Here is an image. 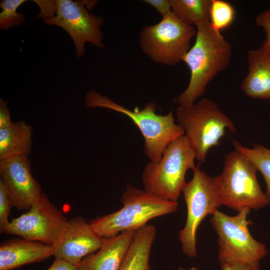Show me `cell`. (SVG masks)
<instances>
[{
	"mask_svg": "<svg viewBox=\"0 0 270 270\" xmlns=\"http://www.w3.org/2000/svg\"><path fill=\"white\" fill-rule=\"evenodd\" d=\"M196 41L182 59L190 70L188 84L178 96L179 106L192 104L204 93L209 82L228 67L232 46L210 22L196 26Z\"/></svg>",
	"mask_w": 270,
	"mask_h": 270,
	"instance_id": "1",
	"label": "cell"
},
{
	"mask_svg": "<svg viewBox=\"0 0 270 270\" xmlns=\"http://www.w3.org/2000/svg\"><path fill=\"white\" fill-rule=\"evenodd\" d=\"M85 103L88 108L110 109L132 120L143 136L144 152L150 161L158 162L168 145L184 135L182 129L175 123L172 112L166 115L158 114L156 112V105L152 102H148L142 110L136 106L130 110L92 90L86 93Z\"/></svg>",
	"mask_w": 270,
	"mask_h": 270,
	"instance_id": "2",
	"label": "cell"
},
{
	"mask_svg": "<svg viewBox=\"0 0 270 270\" xmlns=\"http://www.w3.org/2000/svg\"><path fill=\"white\" fill-rule=\"evenodd\" d=\"M120 202L122 207L119 210L90 221L102 238L137 230L151 219L173 213L178 208V202L165 200L130 183H127Z\"/></svg>",
	"mask_w": 270,
	"mask_h": 270,
	"instance_id": "3",
	"label": "cell"
},
{
	"mask_svg": "<svg viewBox=\"0 0 270 270\" xmlns=\"http://www.w3.org/2000/svg\"><path fill=\"white\" fill-rule=\"evenodd\" d=\"M196 154L185 136L172 141L157 162L150 161L142 173L144 190L166 200L178 202L185 176L195 166Z\"/></svg>",
	"mask_w": 270,
	"mask_h": 270,
	"instance_id": "4",
	"label": "cell"
},
{
	"mask_svg": "<svg viewBox=\"0 0 270 270\" xmlns=\"http://www.w3.org/2000/svg\"><path fill=\"white\" fill-rule=\"evenodd\" d=\"M176 114L177 124L195 152L196 159L202 162L209 150L219 145L226 129L236 132L230 118L214 102L207 98L190 105L178 106Z\"/></svg>",
	"mask_w": 270,
	"mask_h": 270,
	"instance_id": "5",
	"label": "cell"
},
{
	"mask_svg": "<svg viewBox=\"0 0 270 270\" xmlns=\"http://www.w3.org/2000/svg\"><path fill=\"white\" fill-rule=\"evenodd\" d=\"M254 164L238 150L224 158L222 172L216 177L222 205L240 212L258 210L270 202L256 177Z\"/></svg>",
	"mask_w": 270,
	"mask_h": 270,
	"instance_id": "6",
	"label": "cell"
},
{
	"mask_svg": "<svg viewBox=\"0 0 270 270\" xmlns=\"http://www.w3.org/2000/svg\"><path fill=\"white\" fill-rule=\"evenodd\" d=\"M196 166L193 176L182 188L187 208L186 220L179 232V240L184 254L190 258L197 254L196 232L202 222L208 214H213L222 205L216 177H211Z\"/></svg>",
	"mask_w": 270,
	"mask_h": 270,
	"instance_id": "7",
	"label": "cell"
},
{
	"mask_svg": "<svg viewBox=\"0 0 270 270\" xmlns=\"http://www.w3.org/2000/svg\"><path fill=\"white\" fill-rule=\"evenodd\" d=\"M196 34L192 26L182 22L172 12L158 24L143 28L139 44L154 62L173 66L182 60Z\"/></svg>",
	"mask_w": 270,
	"mask_h": 270,
	"instance_id": "8",
	"label": "cell"
},
{
	"mask_svg": "<svg viewBox=\"0 0 270 270\" xmlns=\"http://www.w3.org/2000/svg\"><path fill=\"white\" fill-rule=\"evenodd\" d=\"M250 210H244L234 216L218 210L210 222L217 234L220 262L230 260L259 264L267 254L265 245L251 235L248 220Z\"/></svg>",
	"mask_w": 270,
	"mask_h": 270,
	"instance_id": "9",
	"label": "cell"
},
{
	"mask_svg": "<svg viewBox=\"0 0 270 270\" xmlns=\"http://www.w3.org/2000/svg\"><path fill=\"white\" fill-rule=\"evenodd\" d=\"M68 221L42 193L28 212L12 218L0 231L6 234L54 246L64 232Z\"/></svg>",
	"mask_w": 270,
	"mask_h": 270,
	"instance_id": "10",
	"label": "cell"
},
{
	"mask_svg": "<svg viewBox=\"0 0 270 270\" xmlns=\"http://www.w3.org/2000/svg\"><path fill=\"white\" fill-rule=\"evenodd\" d=\"M56 14L44 20L46 24L56 25L66 30L71 36L78 58L84 56L86 42L104 47L100 26L104 18L90 14L82 1L56 0Z\"/></svg>",
	"mask_w": 270,
	"mask_h": 270,
	"instance_id": "11",
	"label": "cell"
},
{
	"mask_svg": "<svg viewBox=\"0 0 270 270\" xmlns=\"http://www.w3.org/2000/svg\"><path fill=\"white\" fill-rule=\"evenodd\" d=\"M0 176L12 206L18 210H28L42 194V187L32 174L28 156L0 160Z\"/></svg>",
	"mask_w": 270,
	"mask_h": 270,
	"instance_id": "12",
	"label": "cell"
},
{
	"mask_svg": "<svg viewBox=\"0 0 270 270\" xmlns=\"http://www.w3.org/2000/svg\"><path fill=\"white\" fill-rule=\"evenodd\" d=\"M102 238L90 222L77 217L68 220L64 232L53 246L54 256L78 265L86 256L98 250Z\"/></svg>",
	"mask_w": 270,
	"mask_h": 270,
	"instance_id": "13",
	"label": "cell"
},
{
	"mask_svg": "<svg viewBox=\"0 0 270 270\" xmlns=\"http://www.w3.org/2000/svg\"><path fill=\"white\" fill-rule=\"evenodd\" d=\"M52 245L25 238H13L0 246V270H13L54 256Z\"/></svg>",
	"mask_w": 270,
	"mask_h": 270,
	"instance_id": "14",
	"label": "cell"
},
{
	"mask_svg": "<svg viewBox=\"0 0 270 270\" xmlns=\"http://www.w3.org/2000/svg\"><path fill=\"white\" fill-rule=\"evenodd\" d=\"M136 230L103 238L98 251L84 258L78 264L79 270H118Z\"/></svg>",
	"mask_w": 270,
	"mask_h": 270,
	"instance_id": "15",
	"label": "cell"
},
{
	"mask_svg": "<svg viewBox=\"0 0 270 270\" xmlns=\"http://www.w3.org/2000/svg\"><path fill=\"white\" fill-rule=\"evenodd\" d=\"M248 70L240 87L250 98L270 99V55L262 48L248 53Z\"/></svg>",
	"mask_w": 270,
	"mask_h": 270,
	"instance_id": "16",
	"label": "cell"
},
{
	"mask_svg": "<svg viewBox=\"0 0 270 270\" xmlns=\"http://www.w3.org/2000/svg\"><path fill=\"white\" fill-rule=\"evenodd\" d=\"M156 234L152 225L137 230L118 270H150V252Z\"/></svg>",
	"mask_w": 270,
	"mask_h": 270,
	"instance_id": "17",
	"label": "cell"
},
{
	"mask_svg": "<svg viewBox=\"0 0 270 270\" xmlns=\"http://www.w3.org/2000/svg\"><path fill=\"white\" fill-rule=\"evenodd\" d=\"M32 128L24 120L0 129V160L8 158L28 156L32 146Z\"/></svg>",
	"mask_w": 270,
	"mask_h": 270,
	"instance_id": "18",
	"label": "cell"
},
{
	"mask_svg": "<svg viewBox=\"0 0 270 270\" xmlns=\"http://www.w3.org/2000/svg\"><path fill=\"white\" fill-rule=\"evenodd\" d=\"M212 0H170L172 13L182 22L196 26L210 22Z\"/></svg>",
	"mask_w": 270,
	"mask_h": 270,
	"instance_id": "19",
	"label": "cell"
},
{
	"mask_svg": "<svg viewBox=\"0 0 270 270\" xmlns=\"http://www.w3.org/2000/svg\"><path fill=\"white\" fill-rule=\"evenodd\" d=\"M234 149L244 154L263 176L266 184L267 198L270 202V149L254 144L252 148L242 145L238 142L232 141Z\"/></svg>",
	"mask_w": 270,
	"mask_h": 270,
	"instance_id": "20",
	"label": "cell"
},
{
	"mask_svg": "<svg viewBox=\"0 0 270 270\" xmlns=\"http://www.w3.org/2000/svg\"><path fill=\"white\" fill-rule=\"evenodd\" d=\"M210 14L212 26L220 32L232 23L235 18V10L234 7L226 1L212 0Z\"/></svg>",
	"mask_w": 270,
	"mask_h": 270,
	"instance_id": "21",
	"label": "cell"
},
{
	"mask_svg": "<svg viewBox=\"0 0 270 270\" xmlns=\"http://www.w3.org/2000/svg\"><path fill=\"white\" fill-rule=\"evenodd\" d=\"M26 0H2L0 7V28L6 30L12 27L20 26L26 20L24 14L18 12V8Z\"/></svg>",
	"mask_w": 270,
	"mask_h": 270,
	"instance_id": "22",
	"label": "cell"
},
{
	"mask_svg": "<svg viewBox=\"0 0 270 270\" xmlns=\"http://www.w3.org/2000/svg\"><path fill=\"white\" fill-rule=\"evenodd\" d=\"M12 206L8 193L2 182L0 181V230L10 222L8 216Z\"/></svg>",
	"mask_w": 270,
	"mask_h": 270,
	"instance_id": "23",
	"label": "cell"
},
{
	"mask_svg": "<svg viewBox=\"0 0 270 270\" xmlns=\"http://www.w3.org/2000/svg\"><path fill=\"white\" fill-rule=\"evenodd\" d=\"M255 22L258 26L264 30L266 38L262 47L270 55V8L258 14Z\"/></svg>",
	"mask_w": 270,
	"mask_h": 270,
	"instance_id": "24",
	"label": "cell"
},
{
	"mask_svg": "<svg viewBox=\"0 0 270 270\" xmlns=\"http://www.w3.org/2000/svg\"><path fill=\"white\" fill-rule=\"evenodd\" d=\"M222 270H260L259 264L236 261H221Z\"/></svg>",
	"mask_w": 270,
	"mask_h": 270,
	"instance_id": "25",
	"label": "cell"
},
{
	"mask_svg": "<svg viewBox=\"0 0 270 270\" xmlns=\"http://www.w3.org/2000/svg\"><path fill=\"white\" fill-rule=\"evenodd\" d=\"M40 7V12L36 18H42L44 20L56 14V6L55 0H33Z\"/></svg>",
	"mask_w": 270,
	"mask_h": 270,
	"instance_id": "26",
	"label": "cell"
},
{
	"mask_svg": "<svg viewBox=\"0 0 270 270\" xmlns=\"http://www.w3.org/2000/svg\"><path fill=\"white\" fill-rule=\"evenodd\" d=\"M14 122L12 121L10 112L8 102L2 98L0 99V129L9 128L12 126Z\"/></svg>",
	"mask_w": 270,
	"mask_h": 270,
	"instance_id": "27",
	"label": "cell"
},
{
	"mask_svg": "<svg viewBox=\"0 0 270 270\" xmlns=\"http://www.w3.org/2000/svg\"><path fill=\"white\" fill-rule=\"evenodd\" d=\"M143 2L154 8L162 16L172 12L170 0H144Z\"/></svg>",
	"mask_w": 270,
	"mask_h": 270,
	"instance_id": "28",
	"label": "cell"
},
{
	"mask_svg": "<svg viewBox=\"0 0 270 270\" xmlns=\"http://www.w3.org/2000/svg\"><path fill=\"white\" fill-rule=\"evenodd\" d=\"M46 270H79V266L64 260L55 258L51 266Z\"/></svg>",
	"mask_w": 270,
	"mask_h": 270,
	"instance_id": "29",
	"label": "cell"
},
{
	"mask_svg": "<svg viewBox=\"0 0 270 270\" xmlns=\"http://www.w3.org/2000/svg\"><path fill=\"white\" fill-rule=\"evenodd\" d=\"M82 2L84 6H86L87 10L93 8L97 2L96 0H82Z\"/></svg>",
	"mask_w": 270,
	"mask_h": 270,
	"instance_id": "30",
	"label": "cell"
},
{
	"mask_svg": "<svg viewBox=\"0 0 270 270\" xmlns=\"http://www.w3.org/2000/svg\"><path fill=\"white\" fill-rule=\"evenodd\" d=\"M178 270H198V269L196 267H192L190 268L186 269L182 267H180L178 268Z\"/></svg>",
	"mask_w": 270,
	"mask_h": 270,
	"instance_id": "31",
	"label": "cell"
}]
</instances>
